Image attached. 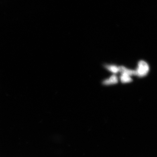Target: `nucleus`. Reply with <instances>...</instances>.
Masks as SVG:
<instances>
[{
    "mask_svg": "<svg viewBox=\"0 0 157 157\" xmlns=\"http://www.w3.org/2000/svg\"><path fill=\"white\" fill-rule=\"evenodd\" d=\"M121 81L123 83H129L132 81V78L130 76L125 75H121L120 77Z\"/></svg>",
    "mask_w": 157,
    "mask_h": 157,
    "instance_id": "nucleus-4",
    "label": "nucleus"
},
{
    "mask_svg": "<svg viewBox=\"0 0 157 157\" xmlns=\"http://www.w3.org/2000/svg\"><path fill=\"white\" fill-rule=\"evenodd\" d=\"M149 70L148 65L143 60L139 61L138 64V67L136 70V75L139 77H143L146 76L148 73Z\"/></svg>",
    "mask_w": 157,
    "mask_h": 157,
    "instance_id": "nucleus-1",
    "label": "nucleus"
},
{
    "mask_svg": "<svg viewBox=\"0 0 157 157\" xmlns=\"http://www.w3.org/2000/svg\"><path fill=\"white\" fill-rule=\"evenodd\" d=\"M119 72L121 75H125L129 76L136 75V71L128 69L124 67L121 66L119 67Z\"/></svg>",
    "mask_w": 157,
    "mask_h": 157,
    "instance_id": "nucleus-2",
    "label": "nucleus"
},
{
    "mask_svg": "<svg viewBox=\"0 0 157 157\" xmlns=\"http://www.w3.org/2000/svg\"><path fill=\"white\" fill-rule=\"evenodd\" d=\"M118 82V81L117 76L115 75H113L109 78L104 80L103 84L105 85H109L117 84Z\"/></svg>",
    "mask_w": 157,
    "mask_h": 157,
    "instance_id": "nucleus-3",
    "label": "nucleus"
},
{
    "mask_svg": "<svg viewBox=\"0 0 157 157\" xmlns=\"http://www.w3.org/2000/svg\"><path fill=\"white\" fill-rule=\"evenodd\" d=\"M105 67L107 70L113 73H117L119 72V67L114 65H106Z\"/></svg>",
    "mask_w": 157,
    "mask_h": 157,
    "instance_id": "nucleus-5",
    "label": "nucleus"
}]
</instances>
